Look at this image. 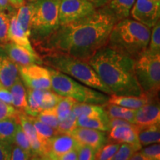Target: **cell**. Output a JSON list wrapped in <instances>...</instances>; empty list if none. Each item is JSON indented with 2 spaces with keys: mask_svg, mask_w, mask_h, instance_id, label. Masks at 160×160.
I'll return each instance as SVG.
<instances>
[{
  "mask_svg": "<svg viewBox=\"0 0 160 160\" xmlns=\"http://www.w3.org/2000/svg\"><path fill=\"white\" fill-rule=\"evenodd\" d=\"M19 76L28 88L51 90V73L48 68L38 64L19 67Z\"/></svg>",
  "mask_w": 160,
  "mask_h": 160,
  "instance_id": "obj_9",
  "label": "cell"
},
{
  "mask_svg": "<svg viewBox=\"0 0 160 160\" xmlns=\"http://www.w3.org/2000/svg\"><path fill=\"white\" fill-rule=\"evenodd\" d=\"M13 145L18 146L20 148L24 150V151L28 152V153H31L32 155L29 140L28 139L27 136L25 135L22 128L20 124H19V125H18L17 131H16L14 139H13Z\"/></svg>",
  "mask_w": 160,
  "mask_h": 160,
  "instance_id": "obj_36",
  "label": "cell"
},
{
  "mask_svg": "<svg viewBox=\"0 0 160 160\" xmlns=\"http://www.w3.org/2000/svg\"><path fill=\"white\" fill-rule=\"evenodd\" d=\"M0 85H2V84H1V83H0Z\"/></svg>",
  "mask_w": 160,
  "mask_h": 160,
  "instance_id": "obj_54",
  "label": "cell"
},
{
  "mask_svg": "<svg viewBox=\"0 0 160 160\" xmlns=\"http://www.w3.org/2000/svg\"><path fill=\"white\" fill-rule=\"evenodd\" d=\"M8 15L10 17L8 33V42H11L18 45L22 46L32 53H37L33 46L31 45L28 36L24 31L18 22L17 17H16V12L12 11L10 12Z\"/></svg>",
  "mask_w": 160,
  "mask_h": 160,
  "instance_id": "obj_17",
  "label": "cell"
},
{
  "mask_svg": "<svg viewBox=\"0 0 160 160\" xmlns=\"http://www.w3.org/2000/svg\"><path fill=\"white\" fill-rule=\"evenodd\" d=\"M0 101L12 105V96L9 88L0 85Z\"/></svg>",
  "mask_w": 160,
  "mask_h": 160,
  "instance_id": "obj_45",
  "label": "cell"
},
{
  "mask_svg": "<svg viewBox=\"0 0 160 160\" xmlns=\"http://www.w3.org/2000/svg\"><path fill=\"white\" fill-rule=\"evenodd\" d=\"M97 151L90 146L80 145L77 149L78 160H95Z\"/></svg>",
  "mask_w": 160,
  "mask_h": 160,
  "instance_id": "obj_39",
  "label": "cell"
},
{
  "mask_svg": "<svg viewBox=\"0 0 160 160\" xmlns=\"http://www.w3.org/2000/svg\"><path fill=\"white\" fill-rule=\"evenodd\" d=\"M30 160H40V157L39 156H36V155H33L31 157V159Z\"/></svg>",
  "mask_w": 160,
  "mask_h": 160,
  "instance_id": "obj_52",
  "label": "cell"
},
{
  "mask_svg": "<svg viewBox=\"0 0 160 160\" xmlns=\"http://www.w3.org/2000/svg\"><path fill=\"white\" fill-rule=\"evenodd\" d=\"M108 132L77 127L69 133L80 145H88L98 151L108 142Z\"/></svg>",
  "mask_w": 160,
  "mask_h": 160,
  "instance_id": "obj_12",
  "label": "cell"
},
{
  "mask_svg": "<svg viewBox=\"0 0 160 160\" xmlns=\"http://www.w3.org/2000/svg\"><path fill=\"white\" fill-rule=\"evenodd\" d=\"M120 144L107 142L97 151L95 160H109L119 148Z\"/></svg>",
  "mask_w": 160,
  "mask_h": 160,
  "instance_id": "obj_35",
  "label": "cell"
},
{
  "mask_svg": "<svg viewBox=\"0 0 160 160\" xmlns=\"http://www.w3.org/2000/svg\"><path fill=\"white\" fill-rule=\"evenodd\" d=\"M159 100V97H151L142 93L139 96H122L111 94L108 102L129 109L137 110L146 104Z\"/></svg>",
  "mask_w": 160,
  "mask_h": 160,
  "instance_id": "obj_18",
  "label": "cell"
},
{
  "mask_svg": "<svg viewBox=\"0 0 160 160\" xmlns=\"http://www.w3.org/2000/svg\"><path fill=\"white\" fill-rule=\"evenodd\" d=\"M5 11H8L9 12L13 11L10 0H0V11L5 12Z\"/></svg>",
  "mask_w": 160,
  "mask_h": 160,
  "instance_id": "obj_47",
  "label": "cell"
},
{
  "mask_svg": "<svg viewBox=\"0 0 160 160\" xmlns=\"http://www.w3.org/2000/svg\"><path fill=\"white\" fill-rule=\"evenodd\" d=\"M135 131L137 132L138 139L142 147L151 144L159 143L160 124L146 126H138L136 125Z\"/></svg>",
  "mask_w": 160,
  "mask_h": 160,
  "instance_id": "obj_20",
  "label": "cell"
},
{
  "mask_svg": "<svg viewBox=\"0 0 160 160\" xmlns=\"http://www.w3.org/2000/svg\"><path fill=\"white\" fill-rule=\"evenodd\" d=\"M30 38L35 45L50 37L59 27L60 0H30Z\"/></svg>",
  "mask_w": 160,
  "mask_h": 160,
  "instance_id": "obj_5",
  "label": "cell"
},
{
  "mask_svg": "<svg viewBox=\"0 0 160 160\" xmlns=\"http://www.w3.org/2000/svg\"><path fill=\"white\" fill-rule=\"evenodd\" d=\"M62 97V96L56 93L52 90H45L41 104L42 111L55 107Z\"/></svg>",
  "mask_w": 160,
  "mask_h": 160,
  "instance_id": "obj_37",
  "label": "cell"
},
{
  "mask_svg": "<svg viewBox=\"0 0 160 160\" xmlns=\"http://www.w3.org/2000/svg\"><path fill=\"white\" fill-rule=\"evenodd\" d=\"M77 102V101L71 97H62L61 98L57 105L55 106L59 122L68 117L72 112L73 106Z\"/></svg>",
  "mask_w": 160,
  "mask_h": 160,
  "instance_id": "obj_30",
  "label": "cell"
},
{
  "mask_svg": "<svg viewBox=\"0 0 160 160\" xmlns=\"http://www.w3.org/2000/svg\"><path fill=\"white\" fill-rule=\"evenodd\" d=\"M135 126H117L110 129L108 134L107 142L114 143H128L133 145H140L137 132L135 131ZM142 146V145H141Z\"/></svg>",
  "mask_w": 160,
  "mask_h": 160,
  "instance_id": "obj_19",
  "label": "cell"
},
{
  "mask_svg": "<svg viewBox=\"0 0 160 160\" xmlns=\"http://www.w3.org/2000/svg\"><path fill=\"white\" fill-rule=\"evenodd\" d=\"M51 73V90L62 97H71L78 102L103 105L110 95L90 88L69 76L48 68Z\"/></svg>",
  "mask_w": 160,
  "mask_h": 160,
  "instance_id": "obj_6",
  "label": "cell"
},
{
  "mask_svg": "<svg viewBox=\"0 0 160 160\" xmlns=\"http://www.w3.org/2000/svg\"><path fill=\"white\" fill-rule=\"evenodd\" d=\"M10 24V17L5 12L0 11V46L8 42V33Z\"/></svg>",
  "mask_w": 160,
  "mask_h": 160,
  "instance_id": "obj_38",
  "label": "cell"
},
{
  "mask_svg": "<svg viewBox=\"0 0 160 160\" xmlns=\"http://www.w3.org/2000/svg\"><path fill=\"white\" fill-rule=\"evenodd\" d=\"M153 1H156V2H160V0H153Z\"/></svg>",
  "mask_w": 160,
  "mask_h": 160,
  "instance_id": "obj_53",
  "label": "cell"
},
{
  "mask_svg": "<svg viewBox=\"0 0 160 160\" xmlns=\"http://www.w3.org/2000/svg\"><path fill=\"white\" fill-rule=\"evenodd\" d=\"M2 47L18 67H25L33 64H43L42 59L37 53H32L25 48L11 42L2 45Z\"/></svg>",
  "mask_w": 160,
  "mask_h": 160,
  "instance_id": "obj_13",
  "label": "cell"
},
{
  "mask_svg": "<svg viewBox=\"0 0 160 160\" xmlns=\"http://www.w3.org/2000/svg\"><path fill=\"white\" fill-rule=\"evenodd\" d=\"M88 62L112 94H142L135 74V59L107 44L96 52Z\"/></svg>",
  "mask_w": 160,
  "mask_h": 160,
  "instance_id": "obj_2",
  "label": "cell"
},
{
  "mask_svg": "<svg viewBox=\"0 0 160 160\" xmlns=\"http://www.w3.org/2000/svg\"><path fill=\"white\" fill-rule=\"evenodd\" d=\"M142 153L151 160H160V145L159 143H154L145 146L140 150Z\"/></svg>",
  "mask_w": 160,
  "mask_h": 160,
  "instance_id": "obj_40",
  "label": "cell"
},
{
  "mask_svg": "<svg viewBox=\"0 0 160 160\" xmlns=\"http://www.w3.org/2000/svg\"><path fill=\"white\" fill-rule=\"evenodd\" d=\"M58 160H78L77 150H73L65 153L62 157H61Z\"/></svg>",
  "mask_w": 160,
  "mask_h": 160,
  "instance_id": "obj_46",
  "label": "cell"
},
{
  "mask_svg": "<svg viewBox=\"0 0 160 160\" xmlns=\"http://www.w3.org/2000/svg\"><path fill=\"white\" fill-rule=\"evenodd\" d=\"M80 144L70 134H59L48 139L46 142V156L58 160L68 152L77 150Z\"/></svg>",
  "mask_w": 160,
  "mask_h": 160,
  "instance_id": "obj_11",
  "label": "cell"
},
{
  "mask_svg": "<svg viewBox=\"0 0 160 160\" xmlns=\"http://www.w3.org/2000/svg\"><path fill=\"white\" fill-rule=\"evenodd\" d=\"M24 2H25V0H10L11 5L15 8H19Z\"/></svg>",
  "mask_w": 160,
  "mask_h": 160,
  "instance_id": "obj_50",
  "label": "cell"
},
{
  "mask_svg": "<svg viewBox=\"0 0 160 160\" xmlns=\"http://www.w3.org/2000/svg\"><path fill=\"white\" fill-rule=\"evenodd\" d=\"M45 91V90L28 88V108L25 111L26 114L37 117V115L42 111L41 104Z\"/></svg>",
  "mask_w": 160,
  "mask_h": 160,
  "instance_id": "obj_24",
  "label": "cell"
},
{
  "mask_svg": "<svg viewBox=\"0 0 160 160\" xmlns=\"http://www.w3.org/2000/svg\"><path fill=\"white\" fill-rule=\"evenodd\" d=\"M13 144L8 142L0 141V160L11 159Z\"/></svg>",
  "mask_w": 160,
  "mask_h": 160,
  "instance_id": "obj_43",
  "label": "cell"
},
{
  "mask_svg": "<svg viewBox=\"0 0 160 160\" xmlns=\"http://www.w3.org/2000/svg\"><path fill=\"white\" fill-rule=\"evenodd\" d=\"M135 124H132L125 119H119V118H108V126L110 129L117 126H130L133 127Z\"/></svg>",
  "mask_w": 160,
  "mask_h": 160,
  "instance_id": "obj_44",
  "label": "cell"
},
{
  "mask_svg": "<svg viewBox=\"0 0 160 160\" xmlns=\"http://www.w3.org/2000/svg\"><path fill=\"white\" fill-rule=\"evenodd\" d=\"M72 111L77 117L80 116H87V117H99L108 120V117L106 114L103 106L100 105L77 102L73 106Z\"/></svg>",
  "mask_w": 160,
  "mask_h": 160,
  "instance_id": "obj_23",
  "label": "cell"
},
{
  "mask_svg": "<svg viewBox=\"0 0 160 160\" xmlns=\"http://www.w3.org/2000/svg\"><path fill=\"white\" fill-rule=\"evenodd\" d=\"M102 106L108 118H119L134 124L135 113L137 110L129 109L108 102L105 103Z\"/></svg>",
  "mask_w": 160,
  "mask_h": 160,
  "instance_id": "obj_25",
  "label": "cell"
},
{
  "mask_svg": "<svg viewBox=\"0 0 160 160\" xmlns=\"http://www.w3.org/2000/svg\"><path fill=\"white\" fill-rule=\"evenodd\" d=\"M77 127V117L72 111L68 117L59 122L57 131L61 134H69Z\"/></svg>",
  "mask_w": 160,
  "mask_h": 160,
  "instance_id": "obj_34",
  "label": "cell"
},
{
  "mask_svg": "<svg viewBox=\"0 0 160 160\" xmlns=\"http://www.w3.org/2000/svg\"><path fill=\"white\" fill-rule=\"evenodd\" d=\"M148 46L146 51L152 54H160V25L159 22L152 28Z\"/></svg>",
  "mask_w": 160,
  "mask_h": 160,
  "instance_id": "obj_33",
  "label": "cell"
},
{
  "mask_svg": "<svg viewBox=\"0 0 160 160\" xmlns=\"http://www.w3.org/2000/svg\"><path fill=\"white\" fill-rule=\"evenodd\" d=\"M97 8L88 0H60V25L77 21L92 14Z\"/></svg>",
  "mask_w": 160,
  "mask_h": 160,
  "instance_id": "obj_8",
  "label": "cell"
},
{
  "mask_svg": "<svg viewBox=\"0 0 160 160\" xmlns=\"http://www.w3.org/2000/svg\"><path fill=\"white\" fill-rule=\"evenodd\" d=\"M151 28L128 18L115 24L108 45L137 59L146 51L151 37Z\"/></svg>",
  "mask_w": 160,
  "mask_h": 160,
  "instance_id": "obj_3",
  "label": "cell"
},
{
  "mask_svg": "<svg viewBox=\"0 0 160 160\" xmlns=\"http://www.w3.org/2000/svg\"><path fill=\"white\" fill-rule=\"evenodd\" d=\"M12 96V105L19 111L25 112L28 108L27 90L19 77L9 88Z\"/></svg>",
  "mask_w": 160,
  "mask_h": 160,
  "instance_id": "obj_22",
  "label": "cell"
},
{
  "mask_svg": "<svg viewBox=\"0 0 160 160\" xmlns=\"http://www.w3.org/2000/svg\"><path fill=\"white\" fill-rule=\"evenodd\" d=\"M19 124L17 115L0 120V141L13 145V139Z\"/></svg>",
  "mask_w": 160,
  "mask_h": 160,
  "instance_id": "obj_26",
  "label": "cell"
},
{
  "mask_svg": "<svg viewBox=\"0 0 160 160\" xmlns=\"http://www.w3.org/2000/svg\"><path fill=\"white\" fill-rule=\"evenodd\" d=\"M29 117L30 119L34 126L38 137H39L41 142L45 146L46 148V142H47L48 140L54 137V136L59 134V132L57 129L53 128L51 126L43 123L42 122L38 119L37 117H31V116H29Z\"/></svg>",
  "mask_w": 160,
  "mask_h": 160,
  "instance_id": "obj_27",
  "label": "cell"
},
{
  "mask_svg": "<svg viewBox=\"0 0 160 160\" xmlns=\"http://www.w3.org/2000/svg\"><path fill=\"white\" fill-rule=\"evenodd\" d=\"M77 126L105 132H108L110 131L108 120L103 119L99 117L80 116L77 117Z\"/></svg>",
  "mask_w": 160,
  "mask_h": 160,
  "instance_id": "obj_28",
  "label": "cell"
},
{
  "mask_svg": "<svg viewBox=\"0 0 160 160\" xmlns=\"http://www.w3.org/2000/svg\"><path fill=\"white\" fill-rule=\"evenodd\" d=\"M19 77V67L0 46V83L10 88Z\"/></svg>",
  "mask_w": 160,
  "mask_h": 160,
  "instance_id": "obj_15",
  "label": "cell"
},
{
  "mask_svg": "<svg viewBox=\"0 0 160 160\" xmlns=\"http://www.w3.org/2000/svg\"><path fill=\"white\" fill-rule=\"evenodd\" d=\"M42 59V63L48 68L62 72L86 86L108 95L112 94L110 89L101 81L86 60L57 53L43 55Z\"/></svg>",
  "mask_w": 160,
  "mask_h": 160,
  "instance_id": "obj_4",
  "label": "cell"
},
{
  "mask_svg": "<svg viewBox=\"0 0 160 160\" xmlns=\"http://www.w3.org/2000/svg\"><path fill=\"white\" fill-rule=\"evenodd\" d=\"M17 117L22 128L29 140L32 155L39 156V157L46 156L45 146L41 142L38 137L34 126L30 119L29 115L26 114L25 112L18 111Z\"/></svg>",
  "mask_w": 160,
  "mask_h": 160,
  "instance_id": "obj_14",
  "label": "cell"
},
{
  "mask_svg": "<svg viewBox=\"0 0 160 160\" xmlns=\"http://www.w3.org/2000/svg\"><path fill=\"white\" fill-rule=\"evenodd\" d=\"M31 157V153H28L17 145H13L10 160H30Z\"/></svg>",
  "mask_w": 160,
  "mask_h": 160,
  "instance_id": "obj_42",
  "label": "cell"
},
{
  "mask_svg": "<svg viewBox=\"0 0 160 160\" xmlns=\"http://www.w3.org/2000/svg\"><path fill=\"white\" fill-rule=\"evenodd\" d=\"M141 145L128 143L120 144L119 148L109 160H129L131 156L142 149Z\"/></svg>",
  "mask_w": 160,
  "mask_h": 160,
  "instance_id": "obj_31",
  "label": "cell"
},
{
  "mask_svg": "<svg viewBox=\"0 0 160 160\" xmlns=\"http://www.w3.org/2000/svg\"><path fill=\"white\" fill-rule=\"evenodd\" d=\"M40 160H53V159H52L51 158L48 157V156H43V157H40Z\"/></svg>",
  "mask_w": 160,
  "mask_h": 160,
  "instance_id": "obj_51",
  "label": "cell"
},
{
  "mask_svg": "<svg viewBox=\"0 0 160 160\" xmlns=\"http://www.w3.org/2000/svg\"><path fill=\"white\" fill-rule=\"evenodd\" d=\"M16 17L18 22L24 31L27 33L30 38V19H31V8L29 2H24L19 7L18 11L16 12Z\"/></svg>",
  "mask_w": 160,
  "mask_h": 160,
  "instance_id": "obj_29",
  "label": "cell"
},
{
  "mask_svg": "<svg viewBox=\"0 0 160 160\" xmlns=\"http://www.w3.org/2000/svg\"><path fill=\"white\" fill-rule=\"evenodd\" d=\"M134 124L138 126H146L160 124L159 101L148 103L136 111Z\"/></svg>",
  "mask_w": 160,
  "mask_h": 160,
  "instance_id": "obj_16",
  "label": "cell"
},
{
  "mask_svg": "<svg viewBox=\"0 0 160 160\" xmlns=\"http://www.w3.org/2000/svg\"><path fill=\"white\" fill-rule=\"evenodd\" d=\"M129 160H151L149 159L148 157H146V156L141 152V151H138L135 152L133 155L131 156V157L130 158Z\"/></svg>",
  "mask_w": 160,
  "mask_h": 160,
  "instance_id": "obj_48",
  "label": "cell"
},
{
  "mask_svg": "<svg viewBox=\"0 0 160 160\" xmlns=\"http://www.w3.org/2000/svg\"><path fill=\"white\" fill-rule=\"evenodd\" d=\"M135 74L145 94L159 97L160 89V54L145 51L135 60Z\"/></svg>",
  "mask_w": 160,
  "mask_h": 160,
  "instance_id": "obj_7",
  "label": "cell"
},
{
  "mask_svg": "<svg viewBox=\"0 0 160 160\" xmlns=\"http://www.w3.org/2000/svg\"><path fill=\"white\" fill-rule=\"evenodd\" d=\"M133 19L151 28L159 22L160 2L137 0L131 10Z\"/></svg>",
  "mask_w": 160,
  "mask_h": 160,
  "instance_id": "obj_10",
  "label": "cell"
},
{
  "mask_svg": "<svg viewBox=\"0 0 160 160\" xmlns=\"http://www.w3.org/2000/svg\"><path fill=\"white\" fill-rule=\"evenodd\" d=\"M135 1L136 0H110L103 7L119 22L129 17Z\"/></svg>",
  "mask_w": 160,
  "mask_h": 160,
  "instance_id": "obj_21",
  "label": "cell"
},
{
  "mask_svg": "<svg viewBox=\"0 0 160 160\" xmlns=\"http://www.w3.org/2000/svg\"><path fill=\"white\" fill-rule=\"evenodd\" d=\"M17 113L18 110L16 109L13 105L0 101V120L15 117L17 115Z\"/></svg>",
  "mask_w": 160,
  "mask_h": 160,
  "instance_id": "obj_41",
  "label": "cell"
},
{
  "mask_svg": "<svg viewBox=\"0 0 160 160\" xmlns=\"http://www.w3.org/2000/svg\"><path fill=\"white\" fill-rule=\"evenodd\" d=\"M117 22L105 8H99L88 17L59 25L54 33L36 45L43 55L62 53L88 61L107 45Z\"/></svg>",
  "mask_w": 160,
  "mask_h": 160,
  "instance_id": "obj_1",
  "label": "cell"
},
{
  "mask_svg": "<svg viewBox=\"0 0 160 160\" xmlns=\"http://www.w3.org/2000/svg\"><path fill=\"white\" fill-rule=\"evenodd\" d=\"M88 1L93 4L96 8H99L105 6L110 0H88Z\"/></svg>",
  "mask_w": 160,
  "mask_h": 160,
  "instance_id": "obj_49",
  "label": "cell"
},
{
  "mask_svg": "<svg viewBox=\"0 0 160 160\" xmlns=\"http://www.w3.org/2000/svg\"><path fill=\"white\" fill-rule=\"evenodd\" d=\"M37 118L41 122H42L43 123L57 130L59 120L58 119L55 107L43 110L37 115Z\"/></svg>",
  "mask_w": 160,
  "mask_h": 160,
  "instance_id": "obj_32",
  "label": "cell"
}]
</instances>
